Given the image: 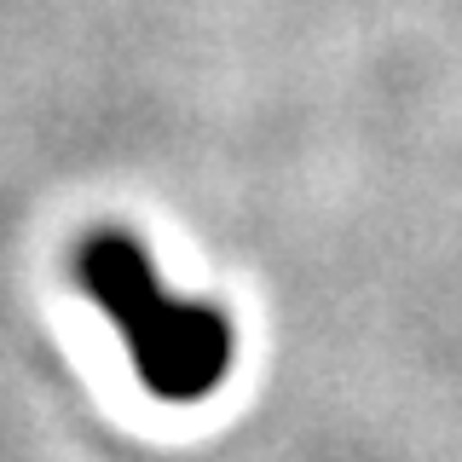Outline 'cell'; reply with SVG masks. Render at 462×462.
<instances>
[{
  "label": "cell",
  "instance_id": "obj_1",
  "mask_svg": "<svg viewBox=\"0 0 462 462\" xmlns=\"http://www.w3.org/2000/svg\"><path fill=\"white\" fill-rule=\"evenodd\" d=\"M127 358H134L139 382L151 387L156 399L191 404L208 399L214 387L226 382L231 353H237V336H231V318L208 300H151L134 324H122Z\"/></svg>",
  "mask_w": 462,
  "mask_h": 462
},
{
  "label": "cell",
  "instance_id": "obj_2",
  "mask_svg": "<svg viewBox=\"0 0 462 462\" xmlns=\"http://www.w3.org/2000/svg\"><path fill=\"white\" fill-rule=\"evenodd\" d=\"M76 278H81L87 295L116 318V329L134 324L151 300L168 295L162 278H156L151 249H144L139 237H127V231H98V237H87L81 254H76Z\"/></svg>",
  "mask_w": 462,
  "mask_h": 462
}]
</instances>
